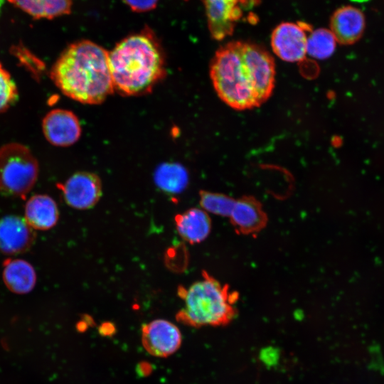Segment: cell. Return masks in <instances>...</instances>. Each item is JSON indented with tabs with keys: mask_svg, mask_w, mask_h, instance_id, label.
Returning a JSON list of instances; mask_svg holds the SVG:
<instances>
[{
	"mask_svg": "<svg viewBox=\"0 0 384 384\" xmlns=\"http://www.w3.org/2000/svg\"><path fill=\"white\" fill-rule=\"evenodd\" d=\"M272 56L259 45L232 41L219 48L210 65L218 97L237 110L259 107L272 95L275 82Z\"/></svg>",
	"mask_w": 384,
	"mask_h": 384,
	"instance_id": "obj_1",
	"label": "cell"
},
{
	"mask_svg": "<svg viewBox=\"0 0 384 384\" xmlns=\"http://www.w3.org/2000/svg\"><path fill=\"white\" fill-rule=\"evenodd\" d=\"M50 77L65 95L83 104H100L114 90L109 52L89 40L70 44L52 65Z\"/></svg>",
	"mask_w": 384,
	"mask_h": 384,
	"instance_id": "obj_2",
	"label": "cell"
},
{
	"mask_svg": "<svg viewBox=\"0 0 384 384\" xmlns=\"http://www.w3.org/2000/svg\"><path fill=\"white\" fill-rule=\"evenodd\" d=\"M109 63L114 90L124 96L150 92L166 73L163 50L148 29L117 43Z\"/></svg>",
	"mask_w": 384,
	"mask_h": 384,
	"instance_id": "obj_3",
	"label": "cell"
},
{
	"mask_svg": "<svg viewBox=\"0 0 384 384\" xmlns=\"http://www.w3.org/2000/svg\"><path fill=\"white\" fill-rule=\"evenodd\" d=\"M178 294L184 306L176 319L183 324L193 327L218 326L228 323L234 315V294L206 272H203L201 280L188 289L179 287Z\"/></svg>",
	"mask_w": 384,
	"mask_h": 384,
	"instance_id": "obj_4",
	"label": "cell"
},
{
	"mask_svg": "<svg viewBox=\"0 0 384 384\" xmlns=\"http://www.w3.org/2000/svg\"><path fill=\"white\" fill-rule=\"evenodd\" d=\"M39 166L24 144L10 142L0 147V192L24 198L34 186Z\"/></svg>",
	"mask_w": 384,
	"mask_h": 384,
	"instance_id": "obj_5",
	"label": "cell"
},
{
	"mask_svg": "<svg viewBox=\"0 0 384 384\" xmlns=\"http://www.w3.org/2000/svg\"><path fill=\"white\" fill-rule=\"evenodd\" d=\"M307 31H310V26L303 22L279 24L271 36L274 53L284 61L302 60L306 54Z\"/></svg>",
	"mask_w": 384,
	"mask_h": 384,
	"instance_id": "obj_6",
	"label": "cell"
},
{
	"mask_svg": "<svg viewBox=\"0 0 384 384\" xmlns=\"http://www.w3.org/2000/svg\"><path fill=\"white\" fill-rule=\"evenodd\" d=\"M58 187L63 199L70 207L87 210L92 208L102 196V182L100 177L92 172L79 171L73 174Z\"/></svg>",
	"mask_w": 384,
	"mask_h": 384,
	"instance_id": "obj_7",
	"label": "cell"
},
{
	"mask_svg": "<svg viewBox=\"0 0 384 384\" xmlns=\"http://www.w3.org/2000/svg\"><path fill=\"white\" fill-rule=\"evenodd\" d=\"M182 336L178 328L165 319H156L142 328V342L151 355L164 358L174 353L181 346Z\"/></svg>",
	"mask_w": 384,
	"mask_h": 384,
	"instance_id": "obj_8",
	"label": "cell"
},
{
	"mask_svg": "<svg viewBox=\"0 0 384 384\" xmlns=\"http://www.w3.org/2000/svg\"><path fill=\"white\" fill-rule=\"evenodd\" d=\"M42 130L46 139L57 146H71L81 135L78 117L64 109H54L48 112L42 121Z\"/></svg>",
	"mask_w": 384,
	"mask_h": 384,
	"instance_id": "obj_9",
	"label": "cell"
},
{
	"mask_svg": "<svg viewBox=\"0 0 384 384\" xmlns=\"http://www.w3.org/2000/svg\"><path fill=\"white\" fill-rule=\"evenodd\" d=\"M202 1L211 36L215 40H223L231 35L242 17L240 4L245 0Z\"/></svg>",
	"mask_w": 384,
	"mask_h": 384,
	"instance_id": "obj_10",
	"label": "cell"
},
{
	"mask_svg": "<svg viewBox=\"0 0 384 384\" xmlns=\"http://www.w3.org/2000/svg\"><path fill=\"white\" fill-rule=\"evenodd\" d=\"M36 239V233L25 219L9 215L0 219V250L15 255L28 250Z\"/></svg>",
	"mask_w": 384,
	"mask_h": 384,
	"instance_id": "obj_11",
	"label": "cell"
},
{
	"mask_svg": "<svg viewBox=\"0 0 384 384\" xmlns=\"http://www.w3.org/2000/svg\"><path fill=\"white\" fill-rule=\"evenodd\" d=\"M366 27L363 13L356 7L345 6L336 9L330 18V30L337 42L351 45L362 36Z\"/></svg>",
	"mask_w": 384,
	"mask_h": 384,
	"instance_id": "obj_12",
	"label": "cell"
},
{
	"mask_svg": "<svg viewBox=\"0 0 384 384\" xmlns=\"http://www.w3.org/2000/svg\"><path fill=\"white\" fill-rule=\"evenodd\" d=\"M174 221L178 235L190 244L203 241L210 232L211 221L203 209L191 208L177 214Z\"/></svg>",
	"mask_w": 384,
	"mask_h": 384,
	"instance_id": "obj_13",
	"label": "cell"
},
{
	"mask_svg": "<svg viewBox=\"0 0 384 384\" xmlns=\"http://www.w3.org/2000/svg\"><path fill=\"white\" fill-rule=\"evenodd\" d=\"M58 218V206L48 195H34L26 203L24 219L33 230L50 229L55 225Z\"/></svg>",
	"mask_w": 384,
	"mask_h": 384,
	"instance_id": "obj_14",
	"label": "cell"
},
{
	"mask_svg": "<svg viewBox=\"0 0 384 384\" xmlns=\"http://www.w3.org/2000/svg\"><path fill=\"white\" fill-rule=\"evenodd\" d=\"M3 280L6 287L16 294H26L35 287L36 274L33 266L21 259L4 261Z\"/></svg>",
	"mask_w": 384,
	"mask_h": 384,
	"instance_id": "obj_15",
	"label": "cell"
},
{
	"mask_svg": "<svg viewBox=\"0 0 384 384\" xmlns=\"http://www.w3.org/2000/svg\"><path fill=\"white\" fill-rule=\"evenodd\" d=\"M229 217L235 227L245 233L260 230L266 220L260 205L250 198L235 201Z\"/></svg>",
	"mask_w": 384,
	"mask_h": 384,
	"instance_id": "obj_16",
	"label": "cell"
},
{
	"mask_svg": "<svg viewBox=\"0 0 384 384\" xmlns=\"http://www.w3.org/2000/svg\"><path fill=\"white\" fill-rule=\"evenodd\" d=\"M154 181L164 193L178 194L187 187L188 174L186 168L178 163H164L156 169Z\"/></svg>",
	"mask_w": 384,
	"mask_h": 384,
	"instance_id": "obj_17",
	"label": "cell"
},
{
	"mask_svg": "<svg viewBox=\"0 0 384 384\" xmlns=\"http://www.w3.org/2000/svg\"><path fill=\"white\" fill-rule=\"evenodd\" d=\"M34 18L52 19L69 14L73 0H8Z\"/></svg>",
	"mask_w": 384,
	"mask_h": 384,
	"instance_id": "obj_18",
	"label": "cell"
},
{
	"mask_svg": "<svg viewBox=\"0 0 384 384\" xmlns=\"http://www.w3.org/2000/svg\"><path fill=\"white\" fill-rule=\"evenodd\" d=\"M337 41L330 29L318 28L307 36L306 54L318 59L329 58L335 51Z\"/></svg>",
	"mask_w": 384,
	"mask_h": 384,
	"instance_id": "obj_19",
	"label": "cell"
},
{
	"mask_svg": "<svg viewBox=\"0 0 384 384\" xmlns=\"http://www.w3.org/2000/svg\"><path fill=\"white\" fill-rule=\"evenodd\" d=\"M235 200L218 193L200 192V205L207 213L229 217Z\"/></svg>",
	"mask_w": 384,
	"mask_h": 384,
	"instance_id": "obj_20",
	"label": "cell"
},
{
	"mask_svg": "<svg viewBox=\"0 0 384 384\" xmlns=\"http://www.w3.org/2000/svg\"><path fill=\"white\" fill-rule=\"evenodd\" d=\"M17 86L0 63V113L7 110L18 98Z\"/></svg>",
	"mask_w": 384,
	"mask_h": 384,
	"instance_id": "obj_21",
	"label": "cell"
},
{
	"mask_svg": "<svg viewBox=\"0 0 384 384\" xmlns=\"http://www.w3.org/2000/svg\"><path fill=\"white\" fill-rule=\"evenodd\" d=\"M132 11L145 12L156 8L158 0H122Z\"/></svg>",
	"mask_w": 384,
	"mask_h": 384,
	"instance_id": "obj_22",
	"label": "cell"
},
{
	"mask_svg": "<svg viewBox=\"0 0 384 384\" xmlns=\"http://www.w3.org/2000/svg\"><path fill=\"white\" fill-rule=\"evenodd\" d=\"M260 358L267 366H274L279 358V350L272 346L266 347L261 350Z\"/></svg>",
	"mask_w": 384,
	"mask_h": 384,
	"instance_id": "obj_23",
	"label": "cell"
}]
</instances>
